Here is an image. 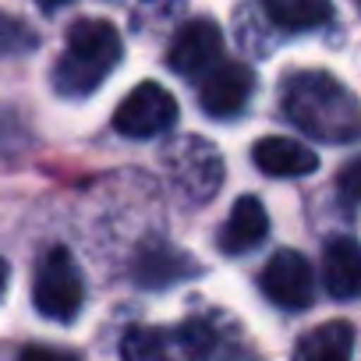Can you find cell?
<instances>
[{
    "label": "cell",
    "instance_id": "3",
    "mask_svg": "<svg viewBox=\"0 0 361 361\" xmlns=\"http://www.w3.org/2000/svg\"><path fill=\"white\" fill-rule=\"evenodd\" d=\"M216 333L202 319L177 326H131L121 336V361H206Z\"/></svg>",
    "mask_w": 361,
    "mask_h": 361
},
{
    "label": "cell",
    "instance_id": "4",
    "mask_svg": "<svg viewBox=\"0 0 361 361\" xmlns=\"http://www.w3.org/2000/svg\"><path fill=\"white\" fill-rule=\"evenodd\" d=\"M163 166H166V177L177 188V195H185V202H192V206L209 202L224 185V159H220L216 145L199 135L173 138L163 149Z\"/></svg>",
    "mask_w": 361,
    "mask_h": 361
},
{
    "label": "cell",
    "instance_id": "12",
    "mask_svg": "<svg viewBox=\"0 0 361 361\" xmlns=\"http://www.w3.org/2000/svg\"><path fill=\"white\" fill-rule=\"evenodd\" d=\"M322 283L333 298H361V245L354 238H333L322 252Z\"/></svg>",
    "mask_w": 361,
    "mask_h": 361
},
{
    "label": "cell",
    "instance_id": "2",
    "mask_svg": "<svg viewBox=\"0 0 361 361\" xmlns=\"http://www.w3.org/2000/svg\"><path fill=\"white\" fill-rule=\"evenodd\" d=\"M121 32L106 18H78L68 29L64 50L54 64V89L68 99L96 92L121 64Z\"/></svg>",
    "mask_w": 361,
    "mask_h": 361
},
{
    "label": "cell",
    "instance_id": "15",
    "mask_svg": "<svg viewBox=\"0 0 361 361\" xmlns=\"http://www.w3.org/2000/svg\"><path fill=\"white\" fill-rule=\"evenodd\" d=\"M259 11L280 32H308V29H319L333 18V8L322 4V0H269Z\"/></svg>",
    "mask_w": 361,
    "mask_h": 361
},
{
    "label": "cell",
    "instance_id": "7",
    "mask_svg": "<svg viewBox=\"0 0 361 361\" xmlns=\"http://www.w3.org/2000/svg\"><path fill=\"white\" fill-rule=\"evenodd\" d=\"M259 287L262 294L280 305V308H290V312H301L312 305L315 298V276H312V266L301 252L294 248H280L273 252V259L262 266V276H259Z\"/></svg>",
    "mask_w": 361,
    "mask_h": 361
},
{
    "label": "cell",
    "instance_id": "1",
    "mask_svg": "<svg viewBox=\"0 0 361 361\" xmlns=\"http://www.w3.org/2000/svg\"><path fill=\"white\" fill-rule=\"evenodd\" d=\"M283 114L294 128L326 145H347L361 138V103L329 71H294L283 82Z\"/></svg>",
    "mask_w": 361,
    "mask_h": 361
},
{
    "label": "cell",
    "instance_id": "13",
    "mask_svg": "<svg viewBox=\"0 0 361 361\" xmlns=\"http://www.w3.org/2000/svg\"><path fill=\"white\" fill-rule=\"evenodd\" d=\"M192 273H195V266L188 262V255L166 241H149L135 255V276L142 287H166Z\"/></svg>",
    "mask_w": 361,
    "mask_h": 361
},
{
    "label": "cell",
    "instance_id": "5",
    "mask_svg": "<svg viewBox=\"0 0 361 361\" xmlns=\"http://www.w3.org/2000/svg\"><path fill=\"white\" fill-rule=\"evenodd\" d=\"M82 301H85L82 269L75 266L68 248H50L36 266V283H32L36 312L54 322H71L78 315Z\"/></svg>",
    "mask_w": 361,
    "mask_h": 361
},
{
    "label": "cell",
    "instance_id": "17",
    "mask_svg": "<svg viewBox=\"0 0 361 361\" xmlns=\"http://www.w3.org/2000/svg\"><path fill=\"white\" fill-rule=\"evenodd\" d=\"M18 361H78L75 354L68 350H57V347H43V343H29L18 350Z\"/></svg>",
    "mask_w": 361,
    "mask_h": 361
},
{
    "label": "cell",
    "instance_id": "10",
    "mask_svg": "<svg viewBox=\"0 0 361 361\" xmlns=\"http://www.w3.org/2000/svg\"><path fill=\"white\" fill-rule=\"evenodd\" d=\"M269 234V213L255 195H241L227 216V224L216 234V248L224 255H245L255 245H262V238Z\"/></svg>",
    "mask_w": 361,
    "mask_h": 361
},
{
    "label": "cell",
    "instance_id": "8",
    "mask_svg": "<svg viewBox=\"0 0 361 361\" xmlns=\"http://www.w3.org/2000/svg\"><path fill=\"white\" fill-rule=\"evenodd\" d=\"M252 89H255L252 68L241 64V61H227V64H216L202 78V85H199V106L206 110V117L227 121V117H238L248 106Z\"/></svg>",
    "mask_w": 361,
    "mask_h": 361
},
{
    "label": "cell",
    "instance_id": "11",
    "mask_svg": "<svg viewBox=\"0 0 361 361\" xmlns=\"http://www.w3.org/2000/svg\"><path fill=\"white\" fill-rule=\"evenodd\" d=\"M252 159L269 177H305L319 166V156L308 145H301L294 138H283V135L259 138L255 149H252Z\"/></svg>",
    "mask_w": 361,
    "mask_h": 361
},
{
    "label": "cell",
    "instance_id": "6",
    "mask_svg": "<svg viewBox=\"0 0 361 361\" xmlns=\"http://www.w3.org/2000/svg\"><path fill=\"white\" fill-rule=\"evenodd\" d=\"M177 121V103L173 96L159 85V82H142L135 85L121 106L114 110V128L124 138H152L163 135L166 128H173Z\"/></svg>",
    "mask_w": 361,
    "mask_h": 361
},
{
    "label": "cell",
    "instance_id": "14",
    "mask_svg": "<svg viewBox=\"0 0 361 361\" xmlns=\"http://www.w3.org/2000/svg\"><path fill=\"white\" fill-rule=\"evenodd\" d=\"M350 354H354V326L343 319L322 322L294 343V361H350Z\"/></svg>",
    "mask_w": 361,
    "mask_h": 361
},
{
    "label": "cell",
    "instance_id": "9",
    "mask_svg": "<svg viewBox=\"0 0 361 361\" xmlns=\"http://www.w3.org/2000/svg\"><path fill=\"white\" fill-rule=\"evenodd\" d=\"M220 50H224V32L213 18H195L188 25H180L170 50H166V68L177 71V75H199V71H213L216 61H220Z\"/></svg>",
    "mask_w": 361,
    "mask_h": 361
},
{
    "label": "cell",
    "instance_id": "16",
    "mask_svg": "<svg viewBox=\"0 0 361 361\" xmlns=\"http://www.w3.org/2000/svg\"><path fill=\"white\" fill-rule=\"evenodd\" d=\"M336 192L343 195L347 206H357V202H361V156L350 159V163L340 170V177H336Z\"/></svg>",
    "mask_w": 361,
    "mask_h": 361
}]
</instances>
